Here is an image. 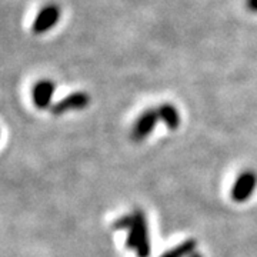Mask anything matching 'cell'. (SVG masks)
<instances>
[{
    "mask_svg": "<svg viewBox=\"0 0 257 257\" xmlns=\"http://www.w3.org/2000/svg\"><path fill=\"white\" fill-rule=\"evenodd\" d=\"M114 227L127 230V247L132 248L138 257H149L150 254V239L149 227L145 213L140 210L123 216L116 221Z\"/></svg>",
    "mask_w": 257,
    "mask_h": 257,
    "instance_id": "cell-1",
    "label": "cell"
},
{
    "mask_svg": "<svg viewBox=\"0 0 257 257\" xmlns=\"http://www.w3.org/2000/svg\"><path fill=\"white\" fill-rule=\"evenodd\" d=\"M159 120H160V117H159L157 109H149V110L143 111L138 117V120L135 121L133 128L130 132L132 140L143 142L145 139L149 138L150 133L156 128V124Z\"/></svg>",
    "mask_w": 257,
    "mask_h": 257,
    "instance_id": "cell-2",
    "label": "cell"
},
{
    "mask_svg": "<svg viewBox=\"0 0 257 257\" xmlns=\"http://www.w3.org/2000/svg\"><path fill=\"white\" fill-rule=\"evenodd\" d=\"M89 103H90V96L87 93L76 92L66 96L64 99L59 100L55 104H52L50 111L55 116H62L67 111L83 110L89 106Z\"/></svg>",
    "mask_w": 257,
    "mask_h": 257,
    "instance_id": "cell-3",
    "label": "cell"
},
{
    "mask_svg": "<svg viewBox=\"0 0 257 257\" xmlns=\"http://www.w3.org/2000/svg\"><path fill=\"white\" fill-rule=\"evenodd\" d=\"M257 187V175L251 170H247L236 179L231 187V199L234 202L243 203L251 197Z\"/></svg>",
    "mask_w": 257,
    "mask_h": 257,
    "instance_id": "cell-4",
    "label": "cell"
},
{
    "mask_svg": "<svg viewBox=\"0 0 257 257\" xmlns=\"http://www.w3.org/2000/svg\"><path fill=\"white\" fill-rule=\"evenodd\" d=\"M60 20V9L57 5H46L45 8H42L40 12L37 13L35 18L32 30L36 35H45L49 30L55 28L56 25Z\"/></svg>",
    "mask_w": 257,
    "mask_h": 257,
    "instance_id": "cell-5",
    "label": "cell"
},
{
    "mask_svg": "<svg viewBox=\"0 0 257 257\" xmlns=\"http://www.w3.org/2000/svg\"><path fill=\"white\" fill-rule=\"evenodd\" d=\"M55 90V83L52 80H47V79H43L35 84L33 92H32V99H33V103L37 109L45 110V109L52 107V99H53Z\"/></svg>",
    "mask_w": 257,
    "mask_h": 257,
    "instance_id": "cell-6",
    "label": "cell"
},
{
    "mask_svg": "<svg viewBox=\"0 0 257 257\" xmlns=\"http://www.w3.org/2000/svg\"><path fill=\"white\" fill-rule=\"evenodd\" d=\"M157 111H159L160 120L170 130H176V128L179 127V124H180V113H179V110L176 109L173 104L165 103V104L157 107Z\"/></svg>",
    "mask_w": 257,
    "mask_h": 257,
    "instance_id": "cell-7",
    "label": "cell"
},
{
    "mask_svg": "<svg viewBox=\"0 0 257 257\" xmlns=\"http://www.w3.org/2000/svg\"><path fill=\"white\" fill-rule=\"evenodd\" d=\"M194 250H196V241L194 240H186L182 244L166 251L162 257H190L193 253H196Z\"/></svg>",
    "mask_w": 257,
    "mask_h": 257,
    "instance_id": "cell-8",
    "label": "cell"
},
{
    "mask_svg": "<svg viewBox=\"0 0 257 257\" xmlns=\"http://www.w3.org/2000/svg\"><path fill=\"white\" fill-rule=\"evenodd\" d=\"M246 8L251 13H257V0H246Z\"/></svg>",
    "mask_w": 257,
    "mask_h": 257,
    "instance_id": "cell-9",
    "label": "cell"
},
{
    "mask_svg": "<svg viewBox=\"0 0 257 257\" xmlns=\"http://www.w3.org/2000/svg\"><path fill=\"white\" fill-rule=\"evenodd\" d=\"M190 257H203V256H202V254H199V253H193Z\"/></svg>",
    "mask_w": 257,
    "mask_h": 257,
    "instance_id": "cell-10",
    "label": "cell"
}]
</instances>
